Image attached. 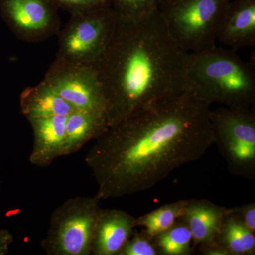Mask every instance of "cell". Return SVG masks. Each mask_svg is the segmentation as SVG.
<instances>
[{"label":"cell","instance_id":"6da1fadb","mask_svg":"<svg viewBox=\"0 0 255 255\" xmlns=\"http://www.w3.org/2000/svg\"><path fill=\"white\" fill-rule=\"evenodd\" d=\"M210 104L187 90L134 112L108 128L85 157L101 199L155 187L214 144Z\"/></svg>","mask_w":255,"mask_h":255},{"label":"cell","instance_id":"7a4b0ae2","mask_svg":"<svg viewBox=\"0 0 255 255\" xmlns=\"http://www.w3.org/2000/svg\"><path fill=\"white\" fill-rule=\"evenodd\" d=\"M189 55L174 41L155 9L139 18L118 16L107 49L93 65L105 96L110 127L187 91Z\"/></svg>","mask_w":255,"mask_h":255},{"label":"cell","instance_id":"3957f363","mask_svg":"<svg viewBox=\"0 0 255 255\" xmlns=\"http://www.w3.org/2000/svg\"><path fill=\"white\" fill-rule=\"evenodd\" d=\"M188 90L211 105L248 109L255 99V69L235 50L215 46L188 58Z\"/></svg>","mask_w":255,"mask_h":255},{"label":"cell","instance_id":"277c9868","mask_svg":"<svg viewBox=\"0 0 255 255\" xmlns=\"http://www.w3.org/2000/svg\"><path fill=\"white\" fill-rule=\"evenodd\" d=\"M102 199L94 196H76L52 213L50 226L41 246L48 255H91L96 223Z\"/></svg>","mask_w":255,"mask_h":255},{"label":"cell","instance_id":"5b68a950","mask_svg":"<svg viewBox=\"0 0 255 255\" xmlns=\"http://www.w3.org/2000/svg\"><path fill=\"white\" fill-rule=\"evenodd\" d=\"M227 8L226 0H177L159 14L174 41L190 54L216 46Z\"/></svg>","mask_w":255,"mask_h":255},{"label":"cell","instance_id":"8992f818","mask_svg":"<svg viewBox=\"0 0 255 255\" xmlns=\"http://www.w3.org/2000/svg\"><path fill=\"white\" fill-rule=\"evenodd\" d=\"M117 21L115 11L106 7L73 14L58 33L56 59L95 65L107 49Z\"/></svg>","mask_w":255,"mask_h":255},{"label":"cell","instance_id":"52a82bcc","mask_svg":"<svg viewBox=\"0 0 255 255\" xmlns=\"http://www.w3.org/2000/svg\"><path fill=\"white\" fill-rule=\"evenodd\" d=\"M216 144L232 173L255 177V114L251 108L221 107L210 111Z\"/></svg>","mask_w":255,"mask_h":255},{"label":"cell","instance_id":"ba28073f","mask_svg":"<svg viewBox=\"0 0 255 255\" xmlns=\"http://www.w3.org/2000/svg\"><path fill=\"white\" fill-rule=\"evenodd\" d=\"M43 80L75 110L106 114L105 96L93 65L55 58Z\"/></svg>","mask_w":255,"mask_h":255},{"label":"cell","instance_id":"9c48e42d","mask_svg":"<svg viewBox=\"0 0 255 255\" xmlns=\"http://www.w3.org/2000/svg\"><path fill=\"white\" fill-rule=\"evenodd\" d=\"M1 16L20 39L36 43L60 31L59 18L45 0H2Z\"/></svg>","mask_w":255,"mask_h":255},{"label":"cell","instance_id":"30bf717a","mask_svg":"<svg viewBox=\"0 0 255 255\" xmlns=\"http://www.w3.org/2000/svg\"><path fill=\"white\" fill-rule=\"evenodd\" d=\"M135 217L119 209H101L92 239L91 255H119L132 235Z\"/></svg>","mask_w":255,"mask_h":255},{"label":"cell","instance_id":"8fae6325","mask_svg":"<svg viewBox=\"0 0 255 255\" xmlns=\"http://www.w3.org/2000/svg\"><path fill=\"white\" fill-rule=\"evenodd\" d=\"M67 116L28 119L33 134V148L29 155L32 165L45 167L63 156Z\"/></svg>","mask_w":255,"mask_h":255},{"label":"cell","instance_id":"7c38bea8","mask_svg":"<svg viewBox=\"0 0 255 255\" xmlns=\"http://www.w3.org/2000/svg\"><path fill=\"white\" fill-rule=\"evenodd\" d=\"M217 40L233 50L255 45V4L247 1L227 8Z\"/></svg>","mask_w":255,"mask_h":255},{"label":"cell","instance_id":"4fadbf2b","mask_svg":"<svg viewBox=\"0 0 255 255\" xmlns=\"http://www.w3.org/2000/svg\"><path fill=\"white\" fill-rule=\"evenodd\" d=\"M109 127L105 114L91 111H73L67 116L63 156L78 152L87 142L102 135Z\"/></svg>","mask_w":255,"mask_h":255},{"label":"cell","instance_id":"5bb4252c","mask_svg":"<svg viewBox=\"0 0 255 255\" xmlns=\"http://www.w3.org/2000/svg\"><path fill=\"white\" fill-rule=\"evenodd\" d=\"M228 211L206 199H192L187 200L180 219L190 229L194 245H201L214 239Z\"/></svg>","mask_w":255,"mask_h":255},{"label":"cell","instance_id":"9a60e30c","mask_svg":"<svg viewBox=\"0 0 255 255\" xmlns=\"http://www.w3.org/2000/svg\"><path fill=\"white\" fill-rule=\"evenodd\" d=\"M19 103L21 113L28 120L68 116L75 110L43 80L24 89L20 95Z\"/></svg>","mask_w":255,"mask_h":255},{"label":"cell","instance_id":"2e32d148","mask_svg":"<svg viewBox=\"0 0 255 255\" xmlns=\"http://www.w3.org/2000/svg\"><path fill=\"white\" fill-rule=\"evenodd\" d=\"M213 241L224 248L231 255H255V233L243 224L231 209H228Z\"/></svg>","mask_w":255,"mask_h":255},{"label":"cell","instance_id":"e0dca14e","mask_svg":"<svg viewBox=\"0 0 255 255\" xmlns=\"http://www.w3.org/2000/svg\"><path fill=\"white\" fill-rule=\"evenodd\" d=\"M187 200L166 204L143 215L135 220V226L143 228L142 233L153 239L159 233L167 231L180 219L184 214Z\"/></svg>","mask_w":255,"mask_h":255},{"label":"cell","instance_id":"ac0fdd59","mask_svg":"<svg viewBox=\"0 0 255 255\" xmlns=\"http://www.w3.org/2000/svg\"><path fill=\"white\" fill-rule=\"evenodd\" d=\"M159 255H186L190 254L192 235L184 221H176L172 227L153 238Z\"/></svg>","mask_w":255,"mask_h":255},{"label":"cell","instance_id":"d6986e66","mask_svg":"<svg viewBox=\"0 0 255 255\" xmlns=\"http://www.w3.org/2000/svg\"><path fill=\"white\" fill-rule=\"evenodd\" d=\"M158 250L153 239L140 233L130 236L119 255H157Z\"/></svg>","mask_w":255,"mask_h":255},{"label":"cell","instance_id":"ffe728a7","mask_svg":"<svg viewBox=\"0 0 255 255\" xmlns=\"http://www.w3.org/2000/svg\"><path fill=\"white\" fill-rule=\"evenodd\" d=\"M152 0H117L116 14L120 18H135L141 17L152 12Z\"/></svg>","mask_w":255,"mask_h":255},{"label":"cell","instance_id":"44dd1931","mask_svg":"<svg viewBox=\"0 0 255 255\" xmlns=\"http://www.w3.org/2000/svg\"><path fill=\"white\" fill-rule=\"evenodd\" d=\"M72 14L106 7L107 0H55Z\"/></svg>","mask_w":255,"mask_h":255},{"label":"cell","instance_id":"7402d4cb","mask_svg":"<svg viewBox=\"0 0 255 255\" xmlns=\"http://www.w3.org/2000/svg\"><path fill=\"white\" fill-rule=\"evenodd\" d=\"M243 224L252 232H255V204L254 202L231 209Z\"/></svg>","mask_w":255,"mask_h":255},{"label":"cell","instance_id":"603a6c76","mask_svg":"<svg viewBox=\"0 0 255 255\" xmlns=\"http://www.w3.org/2000/svg\"><path fill=\"white\" fill-rule=\"evenodd\" d=\"M200 246V252L202 255H231L224 248L213 241L209 243H203Z\"/></svg>","mask_w":255,"mask_h":255},{"label":"cell","instance_id":"cb8c5ba5","mask_svg":"<svg viewBox=\"0 0 255 255\" xmlns=\"http://www.w3.org/2000/svg\"><path fill=\"white\" fill-rule=\"evenodd\" d=\"M14 241V236L9 230L0 229V255L8 254L10 246Z\"/></svg>","mask_w":255,"mask_h":255},{"label":"cell","instance_id":"d4e9b609","mask_svg":"<svg viewBox=\"0 0 255 255\" xmlns=\"http://www.w3.org/2000/svg\"><path fill=\"white\" fill-rule=\"evenodd\" d=\"M0 186H1V180H0Z\"/></svg>","mask_w":255,"mask_h":255}]
</instances>
